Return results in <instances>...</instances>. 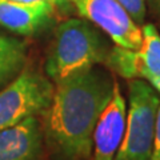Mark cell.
Segmentation results:
<instances>
[{
  "instance_id": "6da1fadb",
  "label": "cell",
  "mask_w": 160,
  "mask_h": 160,
  "mask_svg": "<svg viewBox=\"0 0 160 160\" xmlns=\"http://www.w3.org/2000/svg\"><path fill=\"white\" fill-rule=\"evenodd\" d=\"M113 84L106 71L95 67L56 83L44 112V135L56 160H84L91 155L95 127Z\"/></svg>"
},
{
  "instance_id": "7a4b0ae2",
  "label": "cell",
  "mask_w": 160,
  "mask_h": 160,
  "mask_svg": "<svg viewBox=\"0 0 160 160\" xmlns=\"http://www.w3.org/2000/svg\"><path fill=\"white\" fill-rule=\"evenodd\" d=\"M109 47L91 23L68 19L59 24L46 62L47 76L59 83L72 75L104 63Z\"/></svg>"
},
{
  "instance_id": "3957f363",
  "label": "cell",
  "mask_w": 160,
  "mask_h": 160,
  "mask_svg": "<svg viewBox=\"0 0 160 160\" xmlns=\"http://www.w3.org/2000/svg\"><path fill=\"white\" fill-rule=\"evenodd\" d=\"M160 95L147 80L129 82L126 129L115 160H149Z\"/></svg>"
},
{
  "instance_id": "277c9868",
  "label": "cell",
  "mask_w": 160,
  "mask_h": 160,
  "mask_svg": "<svg viewBox=\"0 0 160 160\" xmlns=\"http://www.w3.org/2000/svg\"><path fill=\"white\" fill-rule=\"evenodd\" d=\"M53 89L51 80L43 75L31 69L20 72L0 91V131L44 113L51 104Z\"/></svg>"
},
{
  "instance_id": "5b68a950",
  "label": "cell",
  "mask_w": 160,
  "mask_h": 160,
  "mask_svg": "<svg viewBox=\"0 0 160 160\" xmlns=\"http://www.w3.org/2000/svg\"><path fill=\"white\" fill-rule=\"evenodd\" d=\"M80 16L106 32L115 46L138 51L142 46V28L118 0H72Z\"/></svg>"
},
{
  "instance_id": "8992f818",
  "label": "cell",
  "mask_w": 160,
  "mask_h": 160,
  "mask_svg": "<svg viewBox=\"0 0 160 160\" xmlns=\"http://www.w3.org/2000/svg\"><path fill=\"white\" fill-rule=\"evenodd\" d=\"M127 120V104L115 82L109 103L100 115L92 136L93 160H115Z\"/></svg>"
},
{
  "instance_id": "52a82bcc",
  "label": "cell",
  "mask_w": 160,
  "mask_h": 160,
  "mask_svg": "<svg viewBox=\"0 0 160 160\" xmlns=\"http://www.w3.org/2000/svg\"><path fill=\"white\" fill-rule=\"evenodd\" d=\"M43 132L36 116L0 131V160H39Z\"/></svg>"
},
{
  "instance_id": "ba28073f",
  "label": "cell",
  "mask_w": 160,
  "mask_h": 160,
  "mask_svg": "<svg viewBox=\"0 0 160 160\" xmlns=\"http://www.w3.org/2000/svg\"><path fill=\"white\" fill-rule=\"evenodd\" d=\"M55 4L49 2L23 4L0 0V26L18 35H33L52 19Z\"/></svg>"
},
{
  "instance_id": "9c48e42d",
  "label": "cell",
  "mask_w": 160,
  "mask_h": 160,
  "mask_svg": "<svg viewBox=\"0 0 160 160\" xmlns=\"http://www.w3.org/2000/svg\"><path fill=\"white\" fill-rule=\"evenodd\" d=\"M26 59V46L23 42L0 35V86L22 72Z\"/></svg>"
},
{
  "instance_id": "30bf717a",
  "label": "cell",
  "mask_w": 160,
  "mask_h": 160,
  "mask_svg": "<svg viewBox=\"0 0 160 160\" xmlns=\"http://www.w3.org/2000/svg\"><path fill=\"white\" fill-rule=\"evenodd\" d=\"M107 66L124 79H143L144 78V64L139 55V49H128L119 46L109 48L106 62Z\"/></svg>"
},
{
  "instance_id": "8fae6325",
  "label": "cell",
  "mask_w": 160,
  "mask_h": 160,
  "mask_svg": "<svg viewBox=\"0 0 160 160\" xmlns=\"http://www.w3.org/2000/svg\"><path fill=\"white\" fill-rule=\"evenodd\" d=\"M139 55L144 64V78L160 79V33L153 24H144L142 28V46Z\"/></svg>"
},
{
  "instance_id": "7c38bea8",
  "label": "cell",
  "mask_w": 160,
  "mask_h": 160,
  "mask_svg": "<svg viewBox=\"0 0 160 160\" xmlns=\"http://www.w3.org/2000/svg\"><path fill=\"white\" fill-rule=\"evenodd\" d=\"M118 2L124 7V9L129 13L135 23L140 26L146 20V0H118Z\"/></svg>"
},
{
  "instance_id": "4fadbf2b",
  "label": "cell",
  "mask_w": 160,
  "mask_h": 160,
  "mask_svg": "<svg viewBox=\"0 0 160 160\" xmlns=\"http://www.w3.org/2000/svg\"><path fill=\"white\" fill-rule=\"evenodd\" d=\"M149 160H160V104L156 112V122H155V133L152 143V152Z\"/></svg>"
},
{
  "instance_id": "5bb4252c",
  "label": "cell",
  "mask_w": 160,
  "mask_h": 160,
  "mask_svg": "<svg viewBox=\"0 0 160 160\" xmlns=\"http://www.w3.org/2000/svg\"><path fill=\"white\" fill-rule=\"evenodd\" d=\"M12 2L23 3V4H35V3L49 2V3H53L55 6H56V4H62V3H66V2H72V0H12Z\"/></svg>"
},
{
  "instance_id": "9a60e30c",
  "label": "cell",
  "mask_w": 160,
  "mask_h": 160,
  "mask_svg": "<svg viewBox=\"0 0 160 160\" xmlns=\"http://www.w3.org/2000/svg\"><path fill=\"white\" fill-rule=\"evenodd\" d=\"M147 82L151 84V86L156 89V91L159 92V95H160V79L159 78H149V79H147Z\"/></svg>"
},
{
  "instance_id": "2e32d148",
  "label": "cell",
  "mask_w": 160,
  "mask_h": 160,
  "mask_svg": "<svg viewBox=\"0 0 160 160\" xmlns=\"http://www.w3.org/2000/svg\"><path fill=\"white\" fill-rule=\"evenodd\" d=\"M148 2H149L151 7L155 9V11L160 13V0H148Z\"/></svg>"
}]
</instances>
